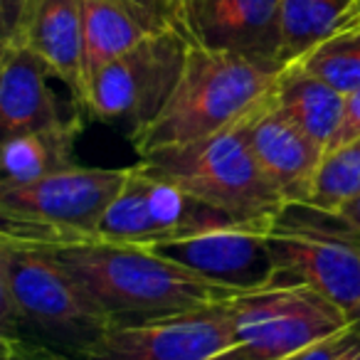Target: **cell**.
I'll list each match as a JSON object with an SVG mask.
<instances>
[{
    "label": "cell",
    "instance_id": "1",
    "mask_svg": "<svg viewBox=\"0 0 360 360\" xmlns=\"http://www.w3.org/2000/svg\"><path fill=\"white\" fill-rule=\"evenodd\" d=\"M45 250L75 276L111 326L153 323L240 296V291L212 284L139 245L89 237Z\"/></svg>",
    "mask_w": 360,
    "mask_h": 360
},
{
    "label": "cell",
    "instance_id": "2",
    "mask_svg": "<svg viewBox=\"0 0 360 360\" xmlns=\"http://www.w3.org/2000/svg\"><path fill=\"white\" fill-rule=\"evenodd\" d=\"M281 67L193 42L186 70L158 116L131 134L136 153L193 143L235 126L269 91Z\"/></svg>",
    "mask_w": 360,
    "mask_h": 360
},
{
    "label": "cell",
    "instance_id": "3",
    "mask_svg": "<svg viewBox=\"0 0 360 360\" xmlns=\"http://www.w3.org/2000/svg\"><path fill=\"white\" fill-rule=\"evenodd\" d=\"M0 323L75 355L111 323L45 247L0 237Z\"/></svg>",
    "mask_w": 360,
    "mask_h": 360
},
{
    "label": "cell",
    "instance_id": "4",
    "mask_svg": "<svg viewBox=\"0 0 360 360\" xmlns=\"http://www.w3.org/2000/svg\"><path fill=\"white\" fill-rule=\"evenodd\" d=\"M266 242L274 259L271 286H304L353 316L360 306V227L343 210L284 202Z\"/></svg>",
    "mask_w": 360,
    "mask_h": 360
},
{
    "label": "cell",
    "instance_id": "5",
    "mask_svg": "<svg viewBox=\"0 0 360 360\" xmlns=\"http://www.w3.org/2000/svg\"><path fill=\"white\" fill-rule=\"evenodd\" d=\"M139 163L245 225L269 230L286 202L237 126L193 143L153 150L141 155Z\"/></svg>",
    "mask_w": 360,
    "mask_h": 360
},
{
    "label": "cell",
    "instance_id": "6",
    "mask_svg": "<svg viewBox=\"0 0 360 360\" xmlns=\"http://www.w3.org/2000/svg\"><path fill=\"white\" fill-rule=\"evenodd\" d=\"M129 170L75 165L27 186L0 188L3 237L35 247L96 237V227L124 188Z\"/></svg>",
    "mask_w": 360,
    "mask_h": 360
},
{
    "label": "cell",
    "instance_id": "7",
    "mask_svg": "<svg viewBox=\"0 0 360 360\" xmlns=\"http://www.w3.org/2000/svg\"><path fill=\"white\" fill-rule=\"evenodd\" d=\"M225 311L235 345L220 360H286L353 326L340 306L304 286L240 294Z\"/></svg>",
    "mask_w": 360,
    "mask_h": 360
},
{
    "label": "cell",
    "instance_id": "8",
    "mask_svg": "<svg viewBox=\"0 0 360 360\" xmlns=\"http://www.w3.org/2000/svg\"><path fill=\"white\" fill-rule=\"evenodd\" d=\"M227 227L255 225H245L230 212L191 195L170 180L148 173L136 160L121 193L101 217L96 237L121 245L148 247L155 242L186 240Z\"/></svg>",
    "mask_w": 360,
    "mask_h": 360
},
{
    "label": "cell",
    "instance_id": "9",
    "mask_svg": "<svg viewBox=\"0 0 360 360\" xmlns=\"http://www.w3.org/2000/svg\"><path fill=\"white\" fill-rule=\"evenodd\" d=\"M193 40L163 30L104 67L86 89V111L104 121H126L131 134L148 126L168 104L186 70Z\"/></svg>",
    "mask_w": 360,
    "mask_h": 360
},
{
    "label": "cell",
    "instance_id": "10",
    "mask_svg": "<svg viewBox=\"0 0 360 360\" xmlns=\"http://www.w3.org/2000/svg\"><path fill=\"white\" fill-rule=\"evenodd\" d=\"M235 345L225 304L143 326H111L75 360H220Z\"/></svg>",
    "mask_w": 360,
    "mask_h": 360
},
{
    "label": "cell",
    "instance_id": "11",
    "mask_svg": "<svg viewBox=\"0 0 360 360\" xmlns=\"http://www.w3.org/2000/svg\"><path fill=\"white\" fill-rule=\"evenodd\" d=\"M266 232L262 227H227L205 235L148 245L153 255L240 294L269 289L274 281Z\"/></svg>",
    "mask_w": 360,
    "mask_h": 360
},
{
    "label": "cell",
    "instance_id": "12",
    "mask_svg": "<svg viewBox=\"0 0 360 360\" xmlns=\"http://www.w3.org/2000/svg\"><path fill=\"white\" fill-rule=\"evenodd\" d=\"M235 126L281 198L286 202H311L326 153L289 121L271 91Z\"/></svg>",
    "mask_w": 360,
    "mask_h": 360
},
{
    "label": "cell",
    "instance_id": "13",
    "mask_svg": "<svg viewBox=\"0 0 360 360\" xmlns=\"http://www.w3.org/2000/svg\"><path fill=\"white\" fill-rule=\"evenodd\" d=\"M284 0H186L193 42L210 50L279 65V18Z\"/></svg>",
    "mask_w": 360,
    "mask_h": 360
},
{
    "label": "cell",
    "instance_id": "14",
    "mask_svg": "<svg viewBox=\"0 0 360 360\" xmlns=\"http://www.w3.org/2000/svg\"><path fill=\"white\" fill-rule=\"evenodd\" d=\"M13 42L45 62L50 75L70 89L75 106H86L84 0H30Z\"/></svg>",
    "mask_w": 360,
    "mask_h": 360
},
{
    "label": "cell",
    "instance_id": "15",
    "mask_svg": "<svg viewBox=\"0 0 360 360\" xmlns=\"http://www.w3.org/2000/svg\"><path fill=\"white\" fill-rule=\"evenodd\" d=\"M47 65L18 42L3 45L0 55V131L3 141L20 134L67 124L47 82Z\"/></svg>",
    "mask_w": 360,
    "mask_h": 360
},
{
    "label": "cell",
    "instance_id": "16",
    "mask_svg": "<svg viewBox=\"0 0 360 360\" xmlns=\"http://www.w3.org/2000/svg\"><path fill=\"white\" fill-rule=\"evenodd\" d=\"M271 96L289 121H294L323 153H328L343 119L345 96L306 72L299 62L281 67Z\"/></svg>",
    "mask_w": 360,
    "mask_h": 360
},
{
    "label": "cell",
    "instance_id": "17",
    "mask_svg": "<svg viewBox=\"0 0 360 360\" xmlns=\"http://www.w3.org/2000/svg\"><path fill=\"white\" fill-rule=\"evenodd\" d=\"M173 30L163 27L146 13L119 3V0H84V82H89L109 62L129 52L141 40L155 32Z\"/></svg>",
    "mask_w": 360,
    "mask_h": 360
},
{
    "label": "cell",
    "instance_id": "18",
    "mask_svg": "<svg viewBox=\"0 0 360 360\" xmlns=\"http://www.w3.org/2000/svg\"><path fill=\"white\" fill-rule=\"evenodd\" d=\"M79 119H70L55 129L20 134L3 141V183L0 188L27 186L60 170L75 168V139Z\"/></svg>",
    "mask_w": 360,
    "mask_h": 360
},
{
    "label": "cell",
    "instance_id": "19",
    "mask_svg": "<svg viewBox=\"0 0 360 360\" xmlns=\"http://www.w3.org/2000/svg\"><path fill=\"white\" fill-rule=\"evenodd\" d=\"M355 0H284L279 18V65H294L338 30Z\"/></svg>",
    "mask_w": 360,
    "mask_h": 360
},
{
    "label": "cell",
    "instance_id": "20",
    "mask_svg": "<svg viewBox=\"0 0 360 360\" xmlns=\"http://www.w3.org/2000/svg\"><path fill=\"white\" fill-rule=\"evenodd\" d=\"M299 65L343 96L360 89V27L340 30L306 52Z\"/></svg>",
    "mask_w": 360,
    "mask_h": 360
},
{
    "label": "cell",
    "instance_id": "21",
    "mask_svg": "<svg viewBox=\"0 0 360 360\" xmlns=\"http://www.w3.org/2000/svg\"><path fill=\"white\" fill-rule=\"evenodd\" d=\"M355 195H360V139L326 155L311 202L338 210Z\"/></svg>",
    "mask_w": 360,
    "mask_h": 360
},
{
    "label": "cell",
    "instance_id": "22",
    "mask_svg": "<svg viewBox=\"0 0 360 360\" xmlns=\"http://www.w3.org/2000/svg\"><path fill=\"white\" fill-rule=\"evenodd\" d=\"M0 343H3V360H75L25 333H0Z\"/></svg>",
    "mask_w": 360,
    "mask_h": 360
},
{
    "label": "cell",
    "instance_id": "23",
    "mask_svg": "<svg viewBox=\"0 0 360 360\" xmlns=\"http://www.w3.org/2000/svg\"><path fill=\"white\" fill-rule=\"evenodd\" d=\"M119 3H126V6L158 20L163 27H173V30H180L183 35L191 37L186 20V0H119Z\"/></svg>",
    "mask_w": 360,
    "mask_h": 360
},
{
    "label": "cell",
    "instance_id": "24",
    "mask_svg": "<svg viewBox=\"0 0 360 360\" xmlns=\"http://www.w3.org/2000/svg\"><path fill=\"white\" fill-rule=\"evenodd\" d=\"M358 343H360V328L350 326V328L340 330V333L330 335V338L321 340V343L311 345V348L301 350V353L291 355V358H286V360H340Z\"/></svg>",
    "mask_w": 360,
    "mask_h": 360
},
{
    "label": "cell",
    "instance_id": "25",
    "mask_svg": "<svg viewBox=\"0 0 360 360\" xmlns=\"http://www.w3.org/2000/svg\"><path fill=\"white\" fill-rule=\"evenodd\" d=\"M355 139H360V89H355L353 94L345 96L343 119H340V126H338V131H335L333 143H330L328 153H333V150L353 143Z\"/></svg>",
    "mask_w": 360,
    "mask_h": 360
},
{
    "label": "cell",
    "instance_id": "26",
    "mask_svg": "<svg viewBox=\"0 0 360 360\" xmlns=\"http://www.w3.org/2000/svg\"><path fill=\"white\" fill-rule=\"evenodd\" d=\"M30 0H0V42H13L20 30Z\"/></svg>",
    "mask_w": 360,
    "mask_h": 360
},
{
    "label": "cell",
    "instance_id": "27",
    "mask_svg": "<svg viewBox=\"0 0 360 360\" xmlns=\"http://www.w3.org/2000/svg\"><path fill=\"white\" fill-rule=\"evenodd\" d=\"M358 27H360V0H355L353 6L345 11V15L340 18L338 30H335V32H340V30H358Z\"/></svg>",
    "mask_w": 360,
    "mask_h": 360
},
{
    "label": "cell",
    "instance_id": "28",
    "mask_svg": "<svg viewBox=\"0 0 360 360\" xmlns=\"http://www.w3.org/2000/svg\"><path fill=\"white\" fill-rule=\"evenodd\" d=\"M338 210H343L345 215H348L350 220H353L355 225L360 227V195H355L353 200H348V202H345L343 207H338Z\"/></svg>",
    "mask_w": 360,
    "mask_h": 360
},
{
    "label": "cell",
    "instance_id": "29",
    "mask_svg": "<svg viewBox=\"0 0 360 360\" xmlns=\"http://www.w3.org/2000/svg\"><path fill=\"white\" fill-rule=\"evenodd\" d=\"M340 360H360V343L355 345V348L350 350V353H345V355H343V358H340Z\"/></svg>",
    "mask_w": 360,
    "mask_h": 360
},
{
    "label": "cell",
    "instance_id": "30",
    "mask_svg": "<svg viewBox=\"0 0 360 360\" xmlns=\"http://www.w3.org/2000/svg\"><path fill=\"white\" fill-rule=\"evenodd\" d=\"M350 321H353V326H355V328H360V306L353 311V316H350Z\"/></svg>",
    "mask_w": 360,
    "mask_h": 360
}]
</instances>
